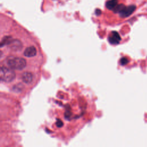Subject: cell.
Segmentation results:
<instances>
[{"mask_svg":"<svg viewBox=\"0 0 147 147\" xmlns=\"http://www.w3.org/2000/svg\"><path fill=\"white\" fill-rule=\"evenodd\" d=\"M6 64L9 67L13 69L21 70L26 67V61L22 57L12 56L6 59Z\"/></svg>","mask_w":147,"mask_h":147,"instance_id":"cell-1","label":"cell"},{"mask_svg":"<svg viewBox=\"0 0 147 147\" xmlns=\"http://www.w3.org/2000/svg\"><path fill=\"white\" fill-rule=\"evenodd\" d=\"M16 73L13 69L5 66H2L0 70V78L3 82L10 83L16 78Z\"/></svg>","mask_w":147,"mask_h":147,"instance_id":"cell-2","label":"cell"},{"mask_svg":"<svg viewBox=\"0 0 147 147\" xmlns=\"http://www.w3.org/2000/svg\"><path fill=\"white\" fill-rule=\"evenodd\" d=\"M136 9L134 5H130L129 6H125L122 10L119 13V15L122 17H127L131 15Z\"/></svg>","mask_w":147,"mask_h":147,"instance_id":"cell-3","label":"cell"},{"mask_svg":"<svg viewBox=\"0 0 147 147\" xmlns=\"http://www.w3.org/2000/svg\"><path fill=\"white\" fill-rule=\"evenodd\" d=\"M108 40L110 44H113V45H116V44H118L120 42L121 38V37L118 32H117L115 31H113L109 34Z\"/></svg>","mask_w":147,"mask_h":147,"instance_id":"cell-4","label":"cell"},{"mask_svg":"<svg viewBox=\"0 0 147 147\" xmlns=\"http://www.w3.org/2000/svg\"><path fill=\"white\" fill-rule=\"evenodd\" d=\"M8 45L10 48L14 51H20L22 48V42L17 39H12Z\"/></svg>","mask_w":147,"mask_h":147,"instance_id":"cell-5","label":"cell"},{"mask_svg":"<svg viewBox=\"0 0 147 147\" xmlns=\"http://www.w3.org/2000/svg\"><path fill=\"white\" fill-rule=\"evenodd\" d=\"M37 53L36 48L34 46L27 47L24 51V55L27 57H32L36 56Z\"/></svg>","mask_w":147,"mask_h":147,"instance_id":"cell-6","label":"cell"},{"mask_svg":"<svg viewBox=\"0 0 147 147\" xmlns=\"http://www.w3.org/2000/svg\"><path fill=\"white\" fill-rule=\"evenodd\" d=\"M21 80L26 84H30L33 82V75L30 72H25L21 75Z\"/></svg>","mask_w":147,"mask_h":147,"instance_id":"cell-7","label":"cell"},{"mask_svg":"<svg viewBox=\"0 0 147 147\" xmlns=\"http://www.w3.org/2000/svg\"><path fill=\"white\" fill-rule=\"evenodd\" d=\"M117 5H118V0H109L106 3V7L108 9L113 10L117 6Z\"/></svg>","mask_w":147,"mask_h":147,"instance_id":"cell-8","label":"cell"},{"mask_svg":"<svg viewBox=\"0 0 147 147\" xmlns=\"http://www.w3.org/2000/svg\"><path fill=\"white\" fill-rule=\"evenodd\" d=\"M24 86L22 83H20L13 86L12 87V90L15 92H20L22 91V90H24Z\"/></svg>","mask_w":147,"mask_h":147,"instance_id":"cell-9","label":"cell"},{"mask_svg":"<svg viewBox=\"0 0 147 147\" xmlns=\"http://www.w3.org/2000/svg\"><path fill=\"white\" fill-rule=\"evenodd\" d=\"M12 38L10 36H5L3 38L1 42V46L2 47L5 45H9L10 42L11 41Z\"/></svg>","mask_w":147,"mask_h":147,"instance_id":"cell-10","label":"cell"},{"mask_svg":"<svg viewBox=\"0 0 147 147\" xmlns=\"http://www.w3.org/2000/svg\"><path fill=\"white\" fill-rule=\"evenodd\" d=\"M129 62V60L125 57H122L120 60V64L122 65H126Z\"/></svg>","mask_w":147,"mask_h":147,"instance_id":"cell-11","label":"cell"},{"mask_svg":"<svg viewBox=\"0 0 147 147\" xmlns=\"http://www.w3.org/2000/svg\"><path fill=\"white\" fill-rule=\"evenodd\" d=\"M56 124V126H57L58 127H62V126H63V122H62L61 120H60V119H58L57 120Z\"/></svg>","mask_w":147,"mask_h":147,"instance_id":"cell-12","label":"cell"},{"mask_svg":"<svg viewBox=\"0 0 147 147\" xmlns=\"http://www.w3.org/2000/svg\"><path fill=\"white\" fill-rule=\"evenodd\" d=\"M95 13H96V15H100V14H101V10H100L99 9H96V10H95Z\"/></svg>","mask_w":147,"mask_h":147,"instance_id":"cell-13","label":"cell"}]
</instances>
